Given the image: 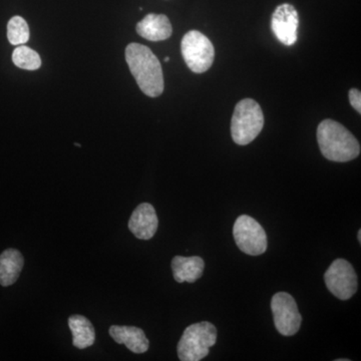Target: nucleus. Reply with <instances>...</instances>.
I'll use <instances>...</instances> for the list:
<instances>
[{
    "instance_id": "f257e3e1",
    "label": "nucleus",
    "mask_w": 361,
    "mask_h": 361,
    "mask_svg": "<svg viewBox=\"0 0 361 361\" xmlns=\"http://www.w3.org/2000/svg\"><path fill=\"white\" fill-rule=\"evenodd\" d=\"M126 61L140 89L148 97H157L164 92V75L160 61L146 45L130 44Z\"/></svg>"
},
{
    "instance_id": "f03ea898",
    "label": "nucleus",
    "mask_w": 361,
    "mask_h": 361,
    "mask_svg": "<svg viewBox=\"0 0 361 361\" xmlns=\"http://www.w3.org/2000/svg\"><path fill=\"white\" fill-rule=\"evenodd\" d=\"M317 142L323 157L329 161L345 163L355 160L360 154L357 139L336 121L324 120L319 123Z\"/></svg>"
},
{
    "instance_id": "7ed1b4c3",
    "label": "nucleus",
    "mask_w": 361,
    "mask_h": 361,
    "mask_svg": "<svg viewBox=\"0 0 361 361\" xmlns=\"http://www.w3.org/2000/svg\"><path fill=\"white\" fill-rule=\"evenodd\" d=\"M264 126V116L257 102L244 99L235 106L231 121L233 141L239 146L253 142Z\"/></svg>"
},
{
    "instance_id": "20e7f679",
    "label": "nucleus",
    "mask_w": 361,
    "mask_h": 361,
    "mask_svg": "<svg viewBox=\"0 0 361 361\" xmlns=\"http://www.w3.org/2000/svg\"><path fill=\"white\" fill-rule=\"evenodd\" d=\"M217 329L212 323H195L185 329L178 343V356L182 361H200L217 341Z\"/></svg>"
},
{
    "instance_id": "39448f33",
    "label": "nucleus",
    "mask_w": 361,
    "mask_h": 361,
    "mask_svg": "<svg viewBox=\"0 0 361 361\" xmlns=\"http://www.w3.org/2000/svg\"><path fill=\"white\" fill-rule=\"evenodd\" d=\"M180 51L188 68L195 73L208 71L215 58L212 42L198 30H191L184 35L180 42Z\"/></svg>"
},
{
    "instance_id": "423d86ee",
    "label": "nucleus",
    "mask_w": 361,
    "mask_h": 361,
    "mask_svg": "<svg viewBox=\"0 0 361 361\" xmlns=\"http://www.w3.org/2000/svg\"><path fill=\"white\" fill-rule=\"evenodd\" d=\"M235 242L240 250L252 256H258L267 250V235L262 226L248 215H241L233 227Z\"/></svg>"
},
{
    "instance_id": "0eeeda50",
    "label": "nucleus",
    "mask_w": 361,
    "mask_h": 361,
    "mask_svg": "<svg viewBox=\"0 0 361 361\" xmlns=\"http://www.w3.org/2000/svg\"><path fill=\"white\" fill-rule=\"evenodd\" d=\"M327 289L341 300H348L358 288L355 268L344 259H336L324 274Z\"/></svg>"
},
{
    "instance_id": "6e6552de",
    "label": "nucleus",
    "mask_w": 361,
    "mask_h": 361,
    "mask_svg": "<svg viewBox=\"0 0 361 361\" xmlns=\"http://www.w3.org/2000/svg\"><path fill=\"white\" fill-rule=\"evenodd\" d=\"M271 310L275 327L280 334L292 336L298 332L302 322L300 312L293 297L286 292H278L271 300Z\"/></svg>"
},
{
    "instance_id": "1a4fd4ad",
    "label": "nucleus",
    "mask_w": 361,
    "mask_h": 361,
    "mask_svg": "<svg viewBox=\"0 0 361 361\" xmlns=\"http://www.w3.org/2000/svg\"><path fill=\"white\" fill-rule=\"evenodd\" d=\"M299 16L295 7L284 4L277 6L271 20V28L281 44L290 47L298 39Z\"/></svg>"
},
{
    "instance_id": "9d476101",
    "label": "nucleus",
    "mask_w": 361,
    "mask_h": 361,
    "mask_svg": "<svg viewBox=\"0 0 361 361\" xmlns=\"http://www.w3.org/2000/svg\"><path fill=\"white\" fill-rule=\"evenodd\" d=\"M159 220L155 208L149 203L140 204L135 209L129 221L130 231L135 238L149 240L155 236Z\"/></svg>"
},
{
    "instance_id": "9b49d317",
    "label": "nucleus",
    "mask_w": 361,
    "mask_h": 361,
    "mask_svg": "<svg viewBox=\"0 0 361 361\" xmlns=\"http://www.w3.org/2000/svg\"><path fill=\"white\" fill-rule=\"evenodd\" d=\"M137 35L149 42H161L172 35L170 20L164 14L149 13L137 25Z\"/></svg>"
},
{
    "instance_id": "f8f14e48",
    "label": "nucleus",
    "mask_w": 361,
    "mask_h": 361,
    "mask_svg": "<svg viewBox=\"0 0 361 361\" xmlns=\"http://www.w3.org/2000/svg\"><path fill=\"white\" fill-rule=\"evenodd\" d=\"M111 338L118 344H125L132 353L141 355L148 351L149 342L144 330L135 326L113 325L109 329Z\"/></svg>"
},
{
    "instance_id": "ddd939ff",
    "label": "nucleus",
    "mask_w": 361,
    "mask_h": 361,
    "mask_svg": "<svg viewBox=\"0 0 361 361\" xmlns=\"http://www.w3.org/2000/svg\"><path fill=\"white\" fill-rule=\"evenodd\" d=\"M205 269V262L199 256H175L172 260L173 275L178 283H194L200 279Z\"/></svg>"
},
{
    "instance_id": "4468645a",
    "label": "nucleus",
    "mask_w": 361,
    "mask_h": 361,
    "mask_svg": "<svg viewBox=\"0 0 361 361\" xmlns=\"http://www.w3.org/2000/svg\"><path fill=\"white\" fill-rule=\"evenodd\" d=\"M25 265L23 254L16 249H6L0 254V285L11 286L18 281Z\"/></svg>"
},
{
    "instance_id": "2eb2a0df",
    "label": "nucleus",
    "mask_w": 361,
    "mask_h": 361,
    "mask_svg": "<svg viewBox=\"0 0 361 361\" xmlns=\"http://www.w3.org/2000/svg\"><path fill=\"white\" fill-rule=\"evenodd\" d=\"M68 326L73 334V344L78 349L90 348L96 341V330L94 325L82 315H71L68 318Z\"/></svg>"
},
{
    "instance_id": "dca6fc26",
    "label": "nucleus",
    "mask_w": 361,
    "mask_h": 361,
    "mask_svg": "<svg viewBox=\"0 0 361 361\" xmlns=\"http://www.w3.org/2000/svg\"><path fill=\"white\" fill-rule=\"evenodd\" d=\"M13 61L14 65L23 70L35 71L39 70L42 66V59L37 51H32L25 45H20L16 47L13 54Z\"/></svg>"
},
{
    "instance_id": "f3484780",
    "label": "nucleus",
    "mask_w": 361,
    "mask_h": 361,
    "mask_svg": "<svg viewBox=\"0 0 361 361\" xmlns=\"http://www.w3.org/2000/svg\"><path fill=\"white\" fill-rule=\"evenodd\" d=\"M7 39L13 45L25 44L30 39V28L21 16H13L7 25Z\"/></svg>"
},
{
    "instance_id": "a211bd4d",
    "label": "nucleus",
    "mask_w": 361,
    "mask_h": 361,
    "mask_svg": "<svg viewBox=\"0 0 361 361\" xmlns=\"http://www.w3.org/2000/svg\"><path fill=\"white\" fill-rule=\"evenodd\" d=\"M349 102L351 106L358 114H361V92L360 90L351 89L349 90Z\"/></svg>"
},
{
    "instance_id": "6ab92c4d",
    "label": "nucleus",
    "mask_w": 361,
    "mask_h": 361,
    "mask_svg": "<svg viewBox=\"0 0 361 361\" xmlns=\"http://www.w3.org/2000/svg\"><path fill=\"white\" fill-rule=\"evenodd\" d=\"M358 241H360V243L361 242V230L358 231Z\"/></svg>"
},
{
    "instance_id": "aec40b11",
    "label": "nucleus",
    "mask_w": 361,
    "mask_h": 361,
    "mask_svg": "<svg viewBox=\"0 0 361 361\" xmlns=\"http://www.w3.org/2000/svg\"><path fill=\"white\" fill-rule=\"evenodd\" d=\"M169 61H170V58H169V56H167V58L165 59V61H166V63H168Z\"/></svg>"
},
{
    "instance_id": "412c9836",
    "label": "nucleus",
    "mask_w": 361,
    "mask_h": 361,
    "mask_svg": "<svg viewBox=\"0 0 361 361\" xmlns=\"http://www.w3.org/2000/svg\"><path fill=\"white\" fill-rule=\"evenodd\" d=\"M336 361H349V360H341H341H336Z\"/></svg>"
}]
</instances>
